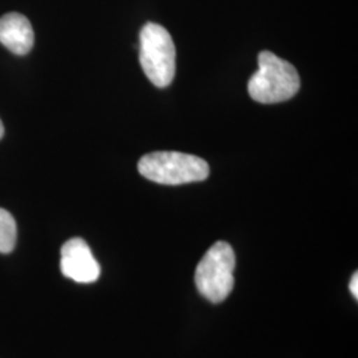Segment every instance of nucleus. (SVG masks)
<instances>
[{
	"label": "nucleus",
	"instance_id": "7ed1b4c3",
	"mask_svg": "<svg viewBox=\"0 0 358 358\" xmlns=\"http://www.w3.org/2000/svg\"><path fill=\"white\" fill-rule=\"evenodd\" d=\"M140 64L157 88L169 87L176 76V45L165 27L146 23L140 32Z\"/></svg>",
	"mask_w": 358,
	"mask_h": 358
},
{
	"label": "nucleus",
	"instance_id": "1a4fd4ad",
	"mask_svg": "<svg viewBox=\"0 0 358 358\" xmlns=\"http://www.w3.org/2000/svg\"><path fill=\"white\" fill-rule=\"evenodd\" d=\"M3 134H4V127H3V122L0 120V140L3 138Z\"/></svg>",
	"mask_w": 358,
	"mask_h": 358
},
{
	"label": "nucleus",
	"instance_id": "f257e3e1",
	"mask_svg": "<svg viewBox=\"0 0 358 358\" xmlns=\"http://www.w3.org/2000/svg\"><path fill=\"white\" fill-rule=\"evenodd\" d=\"M259 69L248 81V93L260 103H278L292 99L300 90L294 65L269 51L260 52Z\"/></svg>",
	"mask_w": 358,
	"mask_h": 358
},
{
	"label": "nucleus",
	"instance_id": "f03ea898",
	"mask_svg": "<svg viewBox=\"0 0 358 358\" xmlns=\"http://www.w3.org/2000/svg\"><path fill=\"white\" fill-rule=\"evenodd\" d=\"M142 177L161 185H185L205 180L210 167L205 159L179 152H154L145 154L138 162Z\"/></svg>",
	"mask_w": 358,
	"mask_h": 358
},
{
	"label": "nucleus",
	"instance_id": "6e6552de",
	"mask_svg": "<svg viewBox=\"0 0 358 358\" xmlns=\"http://www.w3.org/2000/svg\"><path fill=\"white\" fill-rule=\"evenodd\" d=\"M349 289H350V292L353 294V297L357 300L358 299V275L357 272L352 276V280H350V284H349Z\"/></svg>",
	"mask_w": 358,
	"mask_h": 358
},
{
	"label": "nucleus",
	"instance_id": "20e7f679",
	"mask_svg": "<svg viewBox=\"0 0 358 358\" xmlns=\"http://www.w3.org/2000/svg\"><path fill=\"white\" fill-rule=\"evenodd\" d=\"M235 252L230 244L217 242L206 252L195 269V284L210 303L224 301L234 288Z\"/></svg>",
	"mask_w": 358,
	"mask_h": 358
},
{
	"label": "nucleus",
	"instance_id": "423d86ee",
	"mask_svg": "<svg viewBox=\"0 0 358 358\" xmlns=\"http://www.w3.org/2000/svg\"><path fill=\"white\" fill-rule=\"evenodd\" d=\"M34 41V29L24 15L10 13L0 17V43L8 51L24 56L32 50Z\"/></svg>",
	"mask_w": 358,
	"mask_h": 358
},
{
	"label": "nucleus",
	"instance_id": "39448f33",
	"mask_svg": "<svg viewBox=\"0 0 358 358\" xmlns=\"http://www.w3.org/2000/svg\"><path fill=\"white\" fill-rule=\"evenodd\" d=\"M60 268L65 278L81 284L96 282L101 273L90 245L81 238L69 239L62 247Z\"/></svg>",
	"mask_w": 358,
	"mask_h": 358
},
{
	"label": "nucleus",
	"instance_id": "0eeeda50",
	"mask_svg": "<svg viewBox=\"0 0 358 358\" xmlns=\"http://www.w3.org/2000/svg\"><path fill=\"white\" fill-rule=\"evenodd\" d=\"M17 236L16 222L13 215L4 210L0 208V252L8 254L15 248Z\"/></svg>",
	"mask_w": 358,
	"mask_h": 358
}]
</instances>
